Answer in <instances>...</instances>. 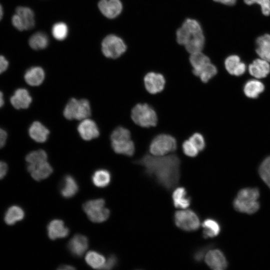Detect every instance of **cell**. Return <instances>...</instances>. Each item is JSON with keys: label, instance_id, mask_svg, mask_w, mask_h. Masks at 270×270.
I'll return each instance as SVG.
<instances>
[{"label": "cell", "instance_id": "836d02e7", "mask_svg": "<svg viewBox=\"0 0 270 270\" xmlns=\"http://www.w3.org/2000/svg\"><path fill=\"white\" fill-rule=\"evenodd\" d=\"M85 260L90 266L96 269H102L106 260L102 254L96 251L88 252Z\"/></svg>", "mask_w": 270, "mask_h": 270}, {"label": "cell", "instance_id": "f35d334b", "mask_svg": "<svg viewBox=\"0 0 270 270\" xmlns=\"http://www.w3.org/2000/svg\"><path fill=\"white\" fill-rule=\"evenodd\" d=\"M244 2L248 6L258 4L264 16L270 15V0H244Z\"/></svg>", "mask_w": 270, "mask_h": 270}, {"label": "cell", "instance_id": "5b68a950", "mask_svg": "<svg viewBox=\"0 0 270 270\" xmlns=\"http://www.w3.org/2000/svg\"><path fill=\"white\" fill-rule=\"evenodd\" d=\"M176 148V140L174 136L168 134H161L152 139L149 150L152 155L163 156L174 152Z\"/></svg>", "mask_w": 270, "mask_h": 270}, {"label": "cell", "instance_id": "d4e9b609", "mask_svg": "<svg viewBox=\"0 0 270 270\" xmlns=\"http://www.w3.org/2000/svg\"><path fill=\"white\" fill-rule=\"evenodd\" d=\"M234 208L240 212L253 214L256 212L260 206L258 200H242L236 198L233 202Z\"/></svg>", "mask_w": 270, "mask_h": 270}, {"label": "cell", "instance_id": "4fadbf2b", "mask_svg": "<svg viewBox=\"0 0 270 270\" xmlns=\"http://www.w3.org/2000/svg\"><path fill=\"white\" fill-rule=\"evenodd\" d=\"M224 66L230 74L235 76L242 75L246 70V64L241 60L238 55L236 54L228 55L225 58Z\"/></svg>", "mask_w": 270, "mask_h": 270}, {"label": "cell", "instance_id": "484cf974", "mask_svg": "<svg viewBox=\"0 0 270 270\" xmlns=\"http://www.w3.org/2000/svg\"><path fill=\"white\" fill-rule=\"evenodd\" d=\"M202 236L205 238L216 236L221 230L219 222L212 218H206L202 222Z\"/></svg>", "mask_w": 270, "mask_h": 270}, {"label": "cell", "instance_id": "e0dca14e", "mask_svg": "<svg viewBox=\"0 0 270 270\" xmlns=\"http://www.w3.org/2000/svg\"><path fill=\"white\" fill-rule=\"evenodd\" d=\"M255 51L259 58L270 62V34H264L256 38Z\"/></svg>", "mask_w": 270, "mask_h": 270}, {"label": "cell", "instance_id": "6da1fadb", "mask_svg": "<svg viewBox=\"0 0 270 270\" xmlns=\"http://www.w3.org/2000/svg\"><path fill=\"white\" fill-rule=\"evenodd\" d=\"M136 162L144 168V173L166 190L174 188L178 183L180 160L175 154L155 156L146 154Z\"/></svg>", "mask_w": 270, "mask_h": 270}, {"label": "cell", "instance_id": "d6a6232c", "mask_svg": "<svg viewBox=\"0 0 270 270\" xmlns=\"http://www.w3.org/2000/svg\"><path fill=\"white\" fill-rule=\"evenodd\" d=\"M30 46L34 50H40L46 48L48 44L47 35L42 32H37L29 39Z\"/></svg>", "mask_w": 270, "mask_h": 270}, {"label": "cell", "instance_id": "603a6c76", "mask_svg": "<svg viewBox=\"0 0 270 270\" xmlns=\"http://www.w3.org/2000/svg\"><path fill=\"white\" fill-rule=\"evenodd\" d=\"M45 78L44 70L40 66H33L28 69L24 74L26 82L31 86H38L42 84Z\"/></svg>", "mask_w": 270, "mask_h": 270}, {"label": "cell", "instance_id": "681fc988", "mask_svg": "<svg viewBox=\"0 0 270 270\" xmlns=\"http://www.w3.org/2000/svg\"><path fill=\"white\" fill-rule=\"evenodd\" d=\"M58 269L60 270H74V269H75V268L74 266H69V265H62L60 266L58 268Z\"/></svg>", "mask_w": 270, "mask_h": 270}, {"label": "cell", "instance_id": "e575fe53", "mask_svg": "<svg viewBox=\"0 0 270 270\" xmlns=\"http://www.w3.org/2000/svg\"><path fill=\"white\" fill-rule=\"evenodd\" d=\"M47 154L43 150L31 152L26 157V160L28 164L33 165L47 161Z\"/></svg>", "mask_w": 270, "mask_h": 270}, {"label": "cell", "instance_id": "74e56055", "mask_svg": "<svg viewBox=\"0 0 270 270\" xmlns=\"http://www.w3.org/2000/svg\"><path fill=\"white\" fill-rule=\"evenodd\" d=\"M53 36L58 40H62L66 38L68 34V28L66 24L62 22L55 24L52 28Z\"/></svg>", "mask_w": 270, "mask_h": 270}, {"label": "cell", "instance_id": "7bdbcfd3", "mask_svg": "<svg viewBox=\"0 0 270 270\" xmlns=\"http://www.w3.org/2000/svg\"><path fill=\"white\" fill-rule=\"evenodd\" d=\"M210 246H206L201 248H198L196 250L193 254V258L194 260L196 262H200L204 258V256H206V252L209 248Z\"/></svg>", "mask_w": 270, "mask_h": 270}, {"label": "cell", "instance_id": "60d3db41", "mask_svg": "<svg viewBox=\"0 0 270 270\" xmlns=\"http://www.w3.org/2000/svg\"><path fill=\"white\" fill-rule=\"evenodd\" d=\"M182 149L186 156L192 158L196 156L199 152L197 148L190 140L184 141L182 144Z\"/></svg>", "mask_w": 270, "mask_h": 270}, {"label": "cell", "instance_id": "f546056e", "mask_svg": "<svg viewBox=\"0 0 270 270\" xmlns=\"http://www.w3.org/2000/svg\"><path fill=\"white\" fill-rule=\"evenodd\" d=\"M264 90V84L257 80H250L244 86V92L245 95L252 98H258Z\"/></svg>", "mask_w": 270, "mask_h": 270}, {"label": "cell", "instance_id": "7a4b0ae2", "mask_svg": "<svg viewBox=\"0 0 270 270\" xmlns=\"http://www.w3.org/2000/svg\"><path fill=\"white\" fill-rule=\"evenodd\" d=\"M176 40L188 54L204 51L206 37L203 26L197 19L186 18L175 32Z\"/></svg>", "mask_w": 270, "mask_h": 270}, {"label": "cell", "instance_id": "ac0fdd59", "mask_svg": "<svg viewBox=\"0 0 270 270\" xmlns=\"http://www.w3.org/2000/svg\"><path fill=\"white\" fill-rule=\"evenodd\" d=\"M10 102L16 109L27 108L30 106L32 98L28 92L25 88L17 89L14 94L10 98Z\"/></svg>", "mask_w": 270, "mask_h": 270}, {"label": "cell", "instance_id": "30bf717a", "mask_svg": "<svg viewBox=\"0 0 270 270\" xmlns=\"http://www.w3.org/2000/svg\"><path fill=\"white\" fill-rule=\"evenodd\" d=\"M144 82L146 90L151 94L161 92L164 88L166 80L160 73L150 72L144 78Z\"/></svg>", "mask_w": 270, "mask_h": 270}, {"label": "cell", "instance_id": "2e32d148", "mask_svg": "<svg viewBox=\"0 0 270 270\" xmlns=\"http://www.w3.org/2000/svg\"><path fill=\"white\" fill-rule=\"evenodd\" d=\"M27 170L32 178L37 181L47 178L53 171L52 166L47 161L34 165L28 164Z\"/></svg>", "mask_w": 270, "mask_h": 270}, {"label": "cell", "instance_id": "3957f363", "mask_svg": "<svg viewBox=\"0 0 270 270\" xmlns=\"http://www.w3.org/2000/svg\"><path fill=\"white\" fill-rule=\"evenodd\" d=\"M131 118L137 125L142 128L155 126L158 116L154 108L147 104H138L132 109Z\"/></svg>", "mask_w": 270, "mask_h": 270}, {"label": "cell", "instance_id": "9c48e42d", "mask_svg": "<svg viewBox=\"0 0 270 270\" xmlns=\"http://www.w3.org/2000/svg\"><path fill=\"white\" fill-rule=\"evenodd\" d=\"M12 22L13 26L19 30L31 29L34 26V13L29 8L18 6L12 17Z\"/></svg>", "mask_w": 270, "mask_h": 270}, {"label": "cell", "instance_id": "7c38bea8", "mask_svg": "<svg viewBox=\"0 0 270 270\" xmlns=\"http://www.w3.org/2000/svg\"><path fill=\"white\" fill-rule=\"evenodd\" d=\"M98 7L102 14L108 18L118 17L123 10V4L120 0H100Z\"/></svg>", "mask_w": 270, "mask_h": 270}, {"label": "cell", "instance_id": "ba28073f", "mask_svg": "<svg viewBox=\"0 0 270 270\" xmlns=\"http://www.w3.org/2000/svg\"><path fill=\"white\" fill-rule=\"evenodd\" d=\"M174 218L176 226L184 231L194 232L200 226V218L192 210H178L175 212Z\"/></svg>", "mask_w": 270, "mask_h": 270}, {"label": "cell", "instance_id": "44dd1931", "mask_svg": "<svg viewBox=\"0 0 270 270\" xmlns=\"http://www.w3.org/2000/svg\"><path fill=\"white\" fill-rule=\"evenodd\" d=\"M30 137L38 142H45L50 134L49 130L39 122H34L28 129Z\"/></svg>", "mask_w": 270, "mask_h": 270}, {"label": "cell", "instance_id": "52a82bcc", "mask_svg": "<svg viewBox=\"0 0 270 270\" xmlns=\"http://www.w3.org/2000/svg\"><path fill=\"white\" fill-rule=\"evenodd\" d=\"M105 201L98 198L87 201L83 204V210L89 219L94 222L106 221L110 216V210L105 208Z\"/></svg>", "mask_w": 270, "mask_h": 270}, {"label": "cell", "instance_id": "7dc6e473", "mask_svg": "<svg viewBox=\"0 0 270 270\" xmlns=\"http://www.w3.org/2000/svg\"><path fill=\"white\" fill-rule=\"evenodd\" d=\"M8 170L7 164L2 161H0V180L2 179L6 174Z\"/></svg>", "mask_w": 270, "mask_h": 270}, {"label": "cell", "instance_id": "1f68e13d", "mask_svg": "<svg viewBox=\"0 0 270 270\" xmlns=\"http://www.w3.org/2000/svg\"><path fill=\"white\" fill-rule=\"evenodd\" d=\"M110 178V174L108 170L100 169L94 172L92 180L95 186L104 188L109 184Z\"/></svg>", "mask_w": 270, "mask_h": 270}, {"label": "cell", "instance_id": "83f0119b", "mask_svg": "<svg viewBox=\"0 0 270 270\" xmlns=\"http://www.w3.org/2000/svg\"><path fill=\"white\" fill-rule=\"evenodd\" d=\"M78 190V184L75 179L70 175L66 176L63 180L60 194L65 198L74 196Z\"/></svg>", "mask_w": 270, "mask_h": 270}, {"label": "cell", "instance_id": "d6986e66", "mask_svg": "<svg viewBox=\"0 0 270 270\" xmlns=\"http://www.w3.org/2000/svg\"><path fill=\"white\" fill-rule=\"evenodd\" d=\"M68 247L72 254L76 256H80L88 248V240L84 235L76 234L69 241Z\"/></svg>", "mask_w": 270, "mask_h": 270}, {"label": "cell", "instance_id": "277c9868", "mask_svg": "<svg viewBox=\"0 0 270 270\" xmlns=\"http://www.w3.org/2000/svg\"><path fill=\"white\" fill-rule=\"evenodd\" d=\"M64 116L68 120H82L88 118L91 114L89 102L86 99L69 100L64 110Z\"/></svg>", "mask_w": 270, "mask_h": 270}, {"label": "cell", "instance_id": "4dcf8cb0", "mask_svg": "<svg viewBox=\"0 0 270 270\" xmlns=\"http://www.w3.org/2000/svg\"><path fill=\"white\" fill-rule=\"evenodd\" d=\"M24 216V212L20 207L12 206L10 207L6 212L4 220L8 225L12 226L22 220Z\"/></svg>", "mask_w": 270, "mask_h": 270}, {"label": "cell", "instance_id": "b9f144b4", "mask_svg": "<svg viewBox=\"0 0 270 270\" xmlns=\"http://www.w3.org/2000/svg\"><path fill=\"white\" fill-rule=\"evenodd\" d=\"M199 151L203 150L206 147V142L202 134L196 132L194 134L189 138Z\"/></svg>", "mask_w": 270, "mask_h": 270}, {"label": "cell", "instance_id": "d590c367", "mask_svg": "<svg viewBox=\"0 0 270 270\" xmlns=\"http://www.w3.org/2000/svg\"><path fill=\"white\" fill-rule=\"evenodd\" d=\"M258 172L262 180L270 188V156L262 162Z\"/></svg>", "mask_w": 270, "mask_h": 270}, {"label": "cell", "instance_id": "4316f807", "mask_svg": "<svg viewBox=\"0 0 270 270\" xmlns=\"http://www.w3.org/2000/svg\"><path fill=\"white\" fill-rule=\"evenodd\" d=\"M192 72L198 77L202 82L206 83L217 74L218 68L216 66L210 62L198 70H192Z\"/></svg>", "mask_w": 270, "mask_h": 270}, {"label": "cell", "instance_id": "9a60e30c", "mask_svg": "<svg viewBox=\"0 0 270 270\" xmlns=\"http://www.w3.org/2000/svg\"><path fill=\"white\" fill-rule=\"evenodd\" d=\"M250 74L256 78H266L270 72V62L260 58L254 59L248 66Z\"/></svg>", "mask_w": 270, "mask_h": 270}, {"label": "cell", "instance_id": "f1b7e54d", "mask_svg": "<svg viewBox=\"0 0 270 270\" xmlns=\"http://www.w3.org/2000/svg\"><path fill=\"white\" fill-rule=\"evenodd\" d=\"M188 59L192 70H198L212 62L210 58L204 51L189 54Z\"/></svg>", "mask_w": 270, "mask_h": 270}, {"label": "cell", "instance_id": "8d00e7d4", "mask_svg": "<svg viewBox=\"0 0 270 270\" xmlns=\"http://www.w3.org/2000/svg\"><path fill=\"white\" fill-rule=\"evenodd\" d=\"M260 192L258 188H246L239 190L236 198L242 200H258Z\"/></svg>", "mask_w": 270, "mask_h": 270}, {"label": "cell", "instance_id": "cb8c5ba5", "mask_svg": "<svg viewBox=\"0 0 270 270\" xmlns=\"http://www.w3.org/2000/svg\"><path fill=\"white\" fill-rule=\"evenodd\" d=\"M111 146L114 151L116 154L128 156L134 154V144L131 139L111 141Z\"/></svg>", "mask_w": 270, "mask_h": 270}, {"label": "cell", "instance_id": "c3c4849f", "mask_svg": "<svg viewBox=\"0 0 270 270\" xmlns=\"http://www.w3.org/2000/svg\"><path fill=\"white\" fill-rule=\"evenodd\" d=\"M6 138V132L4 130L0 128V148H2L5 145Z\"/></svg>", "mask_w": 270, "mask_h": 270}, {"label": "cell", "instance_id": "ffe728a7", "mask_svg": "<svg viewBox=\"0 0 270 270\" xmlns=\"http://www.w3.org/2000/svg\"><path fill=\"white\" fill-rule=\"evenodd\" d=\"M47 230L48 237L53 240L64 238L69 234L68 228L65 226L64 222L60 220L51 221L48 225Z\"/></svg>", "mask_w": 270, "mask_h": 270}, {"label": "cell", "instance_id": "7402d4cb", "mask_svg": "<svg viewBox=\"0 0 270 270\" xmlns=\"http://www.w3.org/2000/svg\"><path fill=\"white\" fill-rule=\"evenodd\" d=\"M174 206L176 208H186L192 202L191 198L188 195L186 188L182 186L176 188L172 194Z\"/></svg>", "mask_w": 270, "mask_h": 270}, {"label": "cell", "instance_id": "ee69618b", "mask_svg": "<svg viewBox=\"0 0 270 270\" xmlns=\"http://www.w3.org/2000/svg\"><path fill=\"white\" fill-rule=\"evenodd\" d=\"M118 262V259L114 255H111L106 260L104 266L102 269L110 270L114 268Z\"/></svg>", "mask_w": 270, "mask_h": 270}, {"label": "cell", "instance_id": "5bb4252c", "mask_svg": "<svg viewBox=\"0 0 270 270\" xmlns=\"http://www.w3.org/2000/svg\"><path fill=\"white\" fill-rule=\"evenodd\" d=\"M78 131L80 137L85 140L96 138L100 134L99 129L96 123L88 118L82 120L78 124Z\"/></svg>", "mask_w": 270, "mask_h": 270}, {"label": "cell", "instance_id": "ab89813d", "mask_svg": "<svg viewBox=\"0 0 270 270\" xmlns=\"http://www.w3.org/2000/svg\"><path fill=\"white\" fill-rule=\"evenodd\" d=\"M130 132L128 130L122 127L116 128L110 134V140H118L122 139H130Z\"/></svg>", "mask_w": 270, "mask_h": 270}, {"label": "cell", "instance_id": "f6af8a7d", "mask_svg": "<svg viewBox=\"0 0 270 270\" xmlns=\"http://www.w3.org/2000/svg\"><path fill=\"white\" fill-rule=\"evenodd\" d=\"M214 2L226 6H234L237 0H212Z\"/></svg>", "mask_w": 270, "mask_h": 270}, {"label": "cell", "instance_id": "bcb514c9", "mask_svg": "<svg viewBox=\"0 0 270 270\" xmlns=\"http://www.w3.org/2000/svg\"><path fill=\"white\" fill-rule=\"evenodd\" d=\"M8 66V61L4 56L0 55V74L6 71Z\"/></svg>", "mask_w": 270, "mask_h": 270}, {"label": "cell", "instance_id": "8992f818", "mask_svg": "<svg viewBox=\"0 0 270 270\" xmlns=\"http://www.w3.org/2000/svg\"><path fill=\"white\" fill-rule=\"evenodd\" d=\"M127 45L120 37L110 34L102 40V49L103 54L107 58L116 59L121 56L127 50Z\"/></svg>", "mask_w": 270, "mask_h": 270}, {"label": "cell", "instance_id": "f907efd6", "mask_svg": "<svg viewBox=\"0 0 270 270\" xmlns=\"http://www.w3.org/2000/svg\"><path fill=\"white\" fill-rule=\"evenodd\" d=\"M4 104V100L3 98V94L0 91V108Z\"/></svg>", "mask_w": 270, "mask_h": 270}, {"label": "cell", "instance_id": "816d5d0a", "mask_svg": "<svg viewBox=\"0 0 270 270\" xmlns=\"http://www.w3.org/2000/svg\"><path fill=\"white\" fill-rule=\"evenodd\" d=\"M3 14V10L2 6L0 4V20L2 19Z\"/></svg>", "mask_w": 270, "mask_h": 270}, {"label": "cell", "instance_id": "8fae6325", "mask_svg": "<svg viewBox=\"0 0 270 270\" xmlns=\"http://www.w3.org/2000/svg\"><path fill=\"white\" fill-rule=\"evenodd\" d=\"M205 262L210 268L214 270H224L228 266L224 254L218 249L208 250L205 256Z\"/></svg>", "mask_w": 270, "mask_h": 270}]
</instances>
